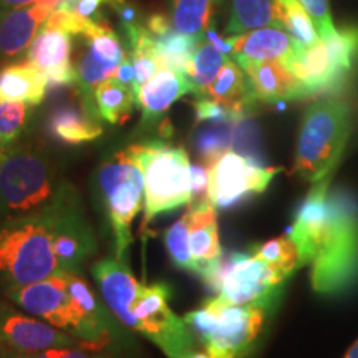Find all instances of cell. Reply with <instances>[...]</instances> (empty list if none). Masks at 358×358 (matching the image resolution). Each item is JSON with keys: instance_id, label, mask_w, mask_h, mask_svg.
I'll list each match as a JSON object with an SVG mask.
<instances>
[{"instance_id": "obj_1", "label": "cell", "mask_w": 358, "mask_h": 358, "mask_svg": "<svg viewBox=\"0 0 358 358\" xmlns=\"http://www.w3.org/2000/svg\"><path fill=\"white\" fill-rule=\"evenodd\" d=\"M53 241L55 229L48 209L0 222V285L20 287L60 274Z\"/></svg>"}, {"instance_id": "obj_2", "label": "cell", "mask_w": 358, "mask_h": 358, "mask_svg": "<svg viewBox=\"0 0 358 358\" xmlns=\"http://www.w3.org/2000/svg\"><path fill=\"white\" fill-rule=\"evenodd\" d=\"M353 131V108L342 98H322L303 113L295 146L294 173L317 182L334 173Z\"/></svg>"}, {"instance_id": "obj_3", "label": "cell", "mask_w": 358, "mask_h": 358, "mask_svg": "<svg viewBox=\"0 0 358 358\" xmlns=\"http://www.w3.org/2000/svg\"><path fill=\"white\" fill-rule=\"evenodd\" d=\"M358 279V203L342 187L329 194V224L312 261V289L320 295L345 292Z\"/></svg>"}, {"instance_id": "obj_4", "label": "cell", "mask_w": 358, "mask_h": 358, "mask_svg": "<svg viewBox=\"0 0 358 358\" xmlns=\"http://www.w3.org/2000/svg\"><path fill=\"white\" fill-rule=\"evenodd\" d=\"M64 185L42 150L10 146L0 159V222L43 213L55 203Z\"/></svg>"}, {"instance_id": "obj_5", "label": "cell", "mask_w": 358, "mask_h": 358, "mask_svg": "<svg viewBox=\"0 0 358 358\" xmlns=\"http://www.w3.org/2000/svg\"><path fill=\"white\" fill-rule=\"evenodd\" d=\"M272 310L261 303L232 306L214 295L203 307L187 312L185 322L213 358H245L256 347Z\"/></svg>"}, {"instance_id": "obj_6", "label": "cell", "mask_w": 358, "mask_h": 358, "mask_svg": "<svg viewBox=\"0 0 358 358\" xmlns=\"http://www.w3.org/2000/svg\"><path fill=\"white\" fill-rule=\"evenodd\" d=\"M145 178L143 229L163 213L191 204V161L182 146L148 141L128 146Z\"/></svg>"}, {"instance_id": "obj_7", "label": "cell", "mask_w": 358, "mask_h": 358, "mask_svg": "<svg viewBox=\"0 0 358 358\" xmlns=\"http://www.w3.org/2000/svg\"><path fill=\"white\" fill-rule=\"evenodd\" d=\"M98 191L115 239V256L124 261L133 243L134 217L145 208V178L131 151H116L96 173Z\"/></svg>"}, {"instance_id": "obj_8", "label": "cell", "mask_w": 358, "mask_h": 358, "mask_svg": "<svg viewBox=\"0 0 358 358\" xmlns=\"http://www.w3.org/2000/svg\"><path fill=\"white\" fill-rule=\"evenodd\" d=\"M289 277L252 252H232L206 284L216 297L232 306L261 303L275 308Z\"/></svg>"}, {"instance_id": "obj_9", "label": "cell", "mask_w": 358, "mask_h": 358, "mask_svg": "<svg viewBox=\"0 0 358 358\" xmlns=\"http://www.w3.org/2000/svg\"><path fill=\"white\" fill-rule=\"evenodd\" d=\"M358 52V29L337 30L308 48H299L289 66L301 80L307 96L334 92L342 87Z\"/></svg>"}, {"instance_id": "obj_10", "label": "cell", "mask_w": 358, "mask_h": 358, "mask_svg": "<svg viewBox=\"0 0 358 358\" xmlns=\"http://www.w3.org/2000/svg\"><path fill=\"white\" fill-rule=\"evenodd\" d=\"M138 332L163 350L168 358H182L194 350L196 337L185 319L169 307V287L163 282L140 285L133 302Z\"/></svg>"}, {"instance_id": "obj_11", "label": "cell", "mask_w": 358, "mask_h": 358, "mask_svg": "<svg viewBox=\"0 0 358 358\" xmlns=\"http://www.w3.org/2000/svg\"><path fill=\"white\" fill-rule=\"evenodd\" d=\"M209 169V201L216 209H231L267 189L280 168H268L252 156L227 150Z\"/></svg>"}, {"instance_id": "obj_12", "label": "cell", "mask_w": 358, "mask_h": 358, "mask_svg": "<svg viewBox=\"0 0 358 358\" xmlns=\"http://www.w3.org/2000/svg\"><path fill=\"white\" fill-rule=\"evenodd\" d=\"M48 211L53 217V229H55L53 249L60 262L62 272L80 274L85 261L95 254L96 241L85 217L82 201L75 187L65 182Z\"/></svg>"}, {"instance_id": "obj_13", "label": "cell", "mask_w": 358, "mask_h": 358, "mask_svg": "<svg viewBox=\"0 0 358 358\" xmlns=\"http://www.w3.org/2000/svg\"><path fill=\"white\" fill-rule=\"evenodd\" d=\"M85 50L80 53L75 71H77V85L75 88L95 106V88L106 80L115 78L118 66L128 57L122 40L115 30L101 20H90L85 29ZM96 108V106H95Z\"/></svg>"}, {"instance_id": "obj_14", "label": "cell", "mask_w": 358, "mask_h": 358, "mask_svg": "<svg viewBox=\"0 0 358 358\" xmlns=\"http://www.w3.org/2000/svg\"><path fill=\"white\" fill-rule=\"evenodd\" d=\"M6 295L24 312L77 338L80 317L64 272L34 284L6 289Z\"/></svg>"}, {"instance_id": "obj_15", "label": "cell", "mask_w": 358, "mask_h": 358, "mask_svg": "<svg viewBox=\"0 0 358 358\" xmlns=\"http://www.w3.org/2000/svg\"><path fill=\"white\" fill-rule=\"evenodd\" d=\"M82 345L73 335L55 329L30 313L0 302V358L24 355L53 347Z\"/></svg>"}, {"instance_id": "obj_16", "label": "cell", "mask_w": 358, "mask_h": 358, "mask_svg": "<svg viewBox=\"0 0 358 358\" xmlns=\"http://www.w3.org/2000/svg\"><path fill=\"white\" fill-rule=\"evenodd\" d=\"M329 194L330 176L313 182L312 189L303 198L294 216L287 236L297 245L301 266L312 264L324 243L329 224Z\"/></svg>"}, {"instance_id": "obj_17", "label": "cell", "mask_w": 358, "mask_h": 358, "mask_svg": "<svg viewBox=\"0 0 358 358\" xmlns=\"http://www.w3.org/2000/svg\"><path fill=\"white\" fill-rule=\"evenodd\" d=\"M103 302L110 308L120 324L138 332V320L133 313V302L140 292V282L129 271L127 262L116 257L103 259L92 267Z\"/></svg>"}, {"instance_id": "obj_18", "label": "cell", "mask_w": 358, "mask_h": 358, "mask_svg": "<svg viewBox=\"0 0 358 358\" xmlns=\"http://www.w3.org/2000/svg\"><path fill=\"white\" fill-rule=\"evenodd\" d=\"M71 35L57 29L42 27L25 57L47 78L48 88H64L77 85V71L71 64Z\"/></svg>"}, {"instance_id": "obj_19", "label": "cell", "mask_w": 358, "mask_h": 358, "mask_svg": "<svg viewBox=\"0 0 358 358\" xmlns=\"http://www.w3.org/2000/svg\"><path fill=\"white\" fill-rule=\"evenodd\" d=\"M60 6V0H42L34 6L0 12V60L27 53L45 24Z\"/></svg>"}, {"instance_id": "obj_20", "label": "cell", "mask_w": 358, "mask_h": 358, "mask_svg": "<svg viewBox=\"0 0 358 358\" xmlns=\"http://www.w3.org/2000/svg\"><path fill=\"white\" fill-rule=\"evenodd\" d=\"M189 226V248L194 274L208 282L221 266L222 249L219 243L217 209L211 203L191 206L186 213Z\"/></svg>"}, {"instance_id": "obj_21", "label": "cell", "mask_w": 358, "mask_h": 358, "mask_svg": "<svg viewBox=\"0 0 358 358\" xmlns=\"http://www.w3.org/2000/svg\"><path fill=\"white\" fill-rule=\"evenodd\" d=\"M248 77L250 92L257 103H282L307 96L306 88L292 69L282 60L239 64Z\"/></svg>"}, {"instance_id": "obj_22", "label": "cell", "mask_w": 358, "mask_h": 358, "mask_svg": "<svg viewBox=\"0 0 358 358\" xmlns=\"http://www.w3.org/2000/svg\"><path fill=\"white\" fill-rule=\"evenodd\" d=\"M227 40L237 64L267 60H282L289 64L297 55L299 48H302L292 38V35L279 25L261 27L249 32L232 35Z\"/></svg>"}, {"instance_id": "obj_23", "label": "cell", "mask_w": 358, "mask_h": 358, "mask_svg": "<svg viewBox=\"0 0 358 358\" xmlns=\"http://www.w3.org/2000/svg\"><path fill=\"white\" fill-rule=\"evenodd\" d=\"M187 93H194V85L181 71L159 69L150 82L136 92V106L141 110V123L155 124L171 108L173 103Z\"/></svg>"}, {"instance_id": "obj_24", "label": "cell", "mask_w": 358, "mask_h": 358, "mask_svg": "<svg viewBox=\"0 0 358 358\" xmlns=\"http://www.w3.org/2000/svg\"><path fill=\"white\" fill-rule=\"evenodd\" d=\"M101 120L92 106L77 90V101H66L58 105L48 115L47 128L48 133L65 145H82L96 140L103 134Z\"/></svg>"}, {"instance_id": "obj_25", "label": "cell", "mask_w": 358, "mask_h": 358, "mask_svg": "<svg viewBox=\"0 0 358 358\" xmlns=\"http://www.w3.org/2000/svg\"><path fill=\"white\" fill-rule=\"evenodd\" d=\"M203 96H209L213 100L222 103L226 108H229L237 116L239 122L248 118L250 110L257 103L252 92H250L243 66L232 58H227L216 80L209 85Z\"/></svg>"}, {"instance_id": "obj_26", "label": "cell", "mask_w": 358, "mask_h": 358, "mask_svg": "<svg viewBox=\"0 0 358 358\" xmlns=\"http://www.w3.org/2000/svg\"><path fill=\"white\" fill-rule=\"evenodd\" d=\"M47 78L32 64H8L0 69V101H24L37 106L47 93Z\"/></svg>"}, {"instance_id": "obj_27", "label": "cell", "mask_w": 358, "mask_h": 358, "mask_svg": "<svg viewBox=\"0 0 358 358\" xmlns=\"http://www.w3.org/2000/svg\"><path fill=\"white\" fill-rule=\"evenodd\" d=\"M203 40L204 37H191V35L178 32L174 27H169L166 32L153 35L155 58L158 69L181 71L186 75L192 55Z\"/></svg>"}, {"instance_id": "obj_28", "label": "cell", "mask_w": 358, "mask_h": 358, "mask_svg": "<svg viewBox=\"0 0 358 358\" xmlns=\"http://www.w3.org/2000/svg\"><path fill=\"white\" fill-rule=\"evenodd\" d=\"M267 25L280 27L279 0H232L227 34L239 35Z\"/></svg>"}, {"instance_id": "obj_29", "label": "cell", "mask_w": 358, "mask_h": 358, "mask_svg": "<svg viewBox=\"0 0 358 358\" xmlns=\"http://www.w3.org/2000/svg\"><path fill=\"white\" fill-rule=\"evenodd\" d=\"M93 98H95L98 116L110 124H123L136 105V95L133 88L120 83L115 78L98 85Z\"/></svg>"}, {"instance_id": "obj_30", "label": "cell", "mask_w": 358, "mask_h": 358, "mask_svg": "<svg viewBox=\"0 0 358 358\" xmlns=\"http://www.w3.org/2000/svg\"><path fill=\"white\" fill-rule=\"evenodd\" d=\"M221 0H173V27L191 37H204Z\"/></svg>"}, {"instance_id": "obj_31", "label": "cell", "mask_w": 358, "mask_h": 358, "mask_svg": "<svg viewBox=\"0 0 358 358\" xmlns=\"http://www.w3.org/2000/svg\"><path fill=\"white\" fill-rule=\"evenodd\" d=\"M227 58H229L227 53L219 50L216 45L208 42V40H203V42L199 43V47L196 48L191 64L187 66L186 71L187 78H189L192 85H194L196 95H204L206 90L209 88V85L216 80L217 73L221 71Z\"/></svg>"}, {"instance_id": "obj_32", "label": "cell", "mask_w": 358, "mask_h": 358, "mask_svg": "<svg viewBox=\"0 0 358 358\" xmlns=\"http://www.w3.org/2000/svg\"><path fill=\"white\" fill-rule=\"evenodd\" d=\"M280 27H284L299 47L308 48L320 40V34L308 15L306 7L299 0H279Z\"/></svg>"}, {"instance_id": "obj_33", "label": "cell", "mask_w": 358, "mask_h": 358, "mask_svg": "<svg viewBox=\"0 0 358 358\" xmlns=\"http://www.w3.org/2000/svg\"><path fill=\"white\" fill-rule=\"evenodd\" d=\"M232 131H234L232 123H209L206 128L199 129L192 140V146L199 156V163H203L206 168H211L219 156L229 150Z\"/></svg>"}, {"instance_id": "obj_34", "label": "cell", "mask_w": 358, "mask_h": 358, "mask_svg": "<svg viewBox=\"0 0 358 358\" xmlns=\"http://www.w3.org/2000/svg\"><path fill=\"white\" fill-rule=\"evenodd\" d=\"M254 256L262 259L282 274L290 277L297 268H301V256H299L297 245L289 236L275 237V239L267 241V243L256 244L250 248Z\"/></svg>"}, {"instance_id": "obj_35", "label": "cell", "mask_w": 358, "mask_h": 358, "mask_svg": "<svg viewBox=\"0 0 358 358\" xmlns=\"http://www.w3.org/2000/svg\"><path fill=\"white\" fill-rule=\"evenodd\" d=\"M30 108L24 101H0V145L6 150L13 146L25 131L30 120Z\"/></svg>"}, {"instance_id": "obj_36", "label": "cell", "mask_w": 358, "mask_h": 358, "mask_svg": "<svg viewBox=\"0 0 358 358\" xmlns=\"http://www.w3.org/2000/svg\"><path fill=\"white\" fill-rule=\"evenodd\" d=\"M164 245H166L168 256L178 268L194 272V262H192L191 248H189V226H187V216L185 214L176 222L169 226L164 232Z\"/></svg>"}, {"instance_id": "obj_37", "label": "cell", "mask_w": 358, "mask_h": 358, "mask_svg": "<svg viewBox=\"0 0 358 358\" xmlns=\"http://www.w3.org/2000/svg\"><path fill=\"white\" fill-rule=\"evenodd\" d=\"M194 110L198 123H239L237 116L229 108L209 96H199L194 103Z\"/></svg>"}, {"instance_id": "obj_38", "label": "cell", "mask_w": 358, "mask_h": 358, "mask_svg": "<svg viewBox=\"0 0 358 358\" xmlns=\"http://www.w3.org/2000/svg\"><path fill=\"white\" fill-rule=\"evenodd\" d=\"M92 19H85L78 15L77 12L69 10V8H57L52 12V15L45 20V29H57L64 30L70 35H83L88 22Z\"/></svg>"}, {"instance_id": "obj_39", "label": "cell", "mask_w": 358, "mask_h": 358, "mask_svg": "<svg viewBox=\"0 0 358 358\" xmlns=\"http://www.w3.org/2000/svg\"><path fill=\"white\" fill-rule=\"evenodd\" d=\"M3 358H113L101 350L95 348H87L82 345L73 347H53L47 350L35 352V353H24V355H10Z\"/></svg>"}, {"instance_id": "obj_40", "label": "cell", "mask_w": 358, "mask_h": 358, "mask_svg": "<svg viewBox=\"0 0 358 358\" xmlns=\"http://www.w3.org/2000/svg\"><path fill=\"white\" fill-rule=\"evenodd\" d=\"M299 2L306 7L308 15L312 17L313 24H315L320 34V38H329L337 34V29H335L332 22V15H330L329 0H299Z\"/></svg>"}, {"instance_id": "obj_41", "label": "cell", "mask_w": 358, "mask_h": 358, "mask_svg": "<svg viewBox=\"0 0 358 358\" xmlns=\"http://www.w3.org/2000/svg\"><path fill=\"white\" fill-rule=\"evenodd\" d=\"M209 201V169L203 163H191V206Z\"/></svg>"}, {"instance_id": "obj_42", "label": "cell", "mask_w": 358, "mask_h": 358, "mask_svg": "<svg viewBox=\"0 0 358 358\" xmlns=\"http://www.w3.org/2000/svg\"><path fill=\"white\" fill-rule=\"evenodd\" d=\"M110 0H60L58 8H69V10L77 12L78 15L85 17V19H92L100 13V8L103 3H108Z\"/></svg>"}, {"instance_id": "obj_43", "label": "cell", "mask_w": 358, "mask_h": 358, "mask_svg": "<svg viewBox=\"0 0 358 358\" xmlns=\"http://www.w3.org/2000/svg\"><path fill=\"white\" fill-rule=\"evenodd\" d=\"M115 80H118L120 83H123V85H127V87L133 88L134 66H133V62H131V55H128L127 58H124V60L122 62V65L118 66V71H116Z\"/></svg>"}, {"instance_id": "obj_44", "label": "cell", "mask_w": 358, "mask_h": 358, "mask_svg": "<svg viewBox=\"0 0 358 358\" xmlns=\"http://www.w3.org/2000/svg\"><path fill=\"white\" fill-rule=\"evenodd\" d=\"M42 2V0H0V12L12 10V8L34 6V3Z\"/></svg>"}, {"instance_id": "obj_45", "label": "cell", "mask_w": 358, "mask_h": 358, "mask_svg": "<svg viewBox=\"0 0 358 358\" xmlns=\"http://www.w3.org/2000/svg\"><path fill=\"white\" fill-rule=\"evenodd\" d=\"M182 358H213V357H211V353L206 350V348H203V350H192Z\"/></svg>"}, {"instance_id": "obj_46", "label": "cell", "mask_w": 358, "mask_h": 358, "mask_svg": "<svg viewBox=\"0 0 358 358\" xmlns=\"http://www.w3.org/2000/svg\"><path fill=\"white\" fill-rule=\"evenodd\" d=\"M343 358H358V340L353 343V345L350 347V350L345 353V357Z\"/></svg>"}, {"instance_id": "obj_47", "label": "cell", "mask_w": 358, "mask_h": 358, "mask_svg": "<svg viewBox=\"0 0 358 358\" xmlns=\"http://www.w3.org/2000/svg\"><path fill=\"white\" fill-rule=\"evenodd\" d=\"M3 153H6V148H3L2 145H0V159H2V156H3Z\"/></svg>"}]
</instances>
